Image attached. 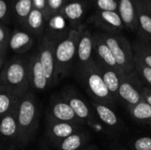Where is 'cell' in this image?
I'll list each match as a JSON object with an SVG mask.
<instances>
[{
	"instance_id": "6da1fadb",
	"label": "cell",
	"mask_w": 151,
	"mask_h": 150,
	"mask_svg": "<svg viewBox=\"0 0 151 150\" xmlns=\"http://www.w3.org/2000/svg\"><path fill=\"white\" fill-rule=\"evenodd\" d=\"M0 85L22 98L31 86L29 58L13 57L1 69Z\"/></svg>"
},
{
	"instance_id": "7a4b0ae2",
	"label": "cell",
	"mask_w": 151,
	"mask_h": 150,
	"mask_svg": "<svg viewBox=\"0 0 151 150\" xmlns=\"http://www.w3.org/2000/svg\"><path fill=\"white\" fill-rule=\"evenodd\" d=\"M40 118L39 102L32 92L24 95L18 106V142L26 147L35 137Z\"/></svg>"
},
{
	"instance_id": "3957f363",
	"label": "cell",
	"mask_w": 151,
	"mask_h": 150,
	"mask_svg": "<svg viewBox=\"0 0 151 150\" xmlns=\"http://www.w3.org/2000/svg\"><path fill=\"white\" fill-rule=\"evenodd\" d=\"M84 27L85 25L81 24L78 27L72 28L69 34L56 45V79L54 86L70 74L75 57H77L79 39Z\"/></svg>"
},
{
	"instance_id": "277c9868",
	"label": "cell",
	"mask_w": 151,
	"mask_h": 150,
	"mask_svg": "<svg viewBox=\"0 0 151 150\" xmlns=\"http://www.w3.org/2000/svg\"><path fill=\"white\" fill-rule=\"evenodd\" d=\"M80 82L86 88L92 101L112 107L115 100L111 96L96 60H92L88 65L76 72Z\"/></svg>"
},
{
	"instance_id": "5b68a950",
	"label": "cell",
	"mask_w": 151,
	"mask_h": 150,
	"mask_svg": "<svg viewBox=\"0 0 151 150\" xmlns=\"http://www.w3.org/2000/svg\"><path fill=\"white\" fill-rule=\"evenodd\" d=\"M100 34L111 49L121 72L125 74L134 72L135 68L134 64V51L128 40L119 34H111L103 31Z\"/></svg>"
},
{
	"instance_id": "8992f818",
	"label": "cell",
	"mask_w": 151,
	"mask_h": 150,
	"mask_svg": "<svg viewBox=\"0 0 151 150\" xmlns=\"http://www.w3.org/2000/svg\"><path fill=\"white\" fill-rule=\"evenodd\" d=\"M144 86H142L138 72H132L121 76V82L119 91V99H121L130 109L143 101Z\"/></svg>"
},
{
	"instance_id": "52a82bcc",
	"label": "cell",
	"mask_w": 151,
	"mask_h": 150,
	"mask_svg": "<svg viewBox=\"0 0 151 150\" xmlns=\"http://www.w3.org/2000/svg\"><path fill=\"white\" fill-rule=\"evenodd\" d=\"M47 120L67 122L76 125L84 124L74 113L71 106L62 97V95H54L51 97L49 106V112L47 114Z\"/></svg>"
},
{
	"instance_id": "ba28073f",
	"label": "cell",
	"mask_w": 151,
	"mask_h": 150,
	"mask_svg": "<svg viewBox=\"0 0 151 150\" xmlns=\"http://www.w3.org/2000/svg\"><path fill=\"white\" fill-rule=\"evenodd\" d=\"M56 44L46 38H41L37 52L40 61L43 67L44 73L49 82V87H53L56 79V59H55Z\"/></svg>"
},
{
	"instance_id": "9c48e42d",
	"label": "cell",
	"mask_w": 151,
	"mask_h": 150,
	"mask_svg": "<svg viewBox=\"0 0 151 150\" xmlns=\"http://www.w3.org/2000/svg\"><path fill=\"white\" fill-rule=\"evenodd\" d=\"M61 95L71 106L76 116L84 124H88L96 120L95 114L74 88H66L63 89Z\"/></svg>"
},
{
	"instance_id": "30bf717a",
	"label": "cell",
	"mask_w": 151,
	"mask_h": 150,
	"mask_svg": "<svg viewBox=\"0 0 151 150\" xmlns=\"http://www.w3.org/2000/svg\"><path fill=\"white\" fill-rule=\"evenodd\" d=\"M97 27L101 28L103 32L111 34H119L125 28L122 19L119 11H98L89 19Z\"/></svg>"
},
{
	"instance_id": "8fae6325",
	"label": "cell",
	"mask_w": 151,
	"mask_h": 150,
	"mask_svg": "<svg viewBox=\"0 0 151 150\" xmlns=\"http://www.w3.org/2000/svg\"><path fill=\"white\" fill-rule=\"evenodd\" d=\"M71 29L66 19L61 13H58L47 20L43 37L57 45L69 34Z\"/></svg>"
},
{
	"instance_id": "7c38bea8",
	"label": "cell",
	"mask_w": 151,
	"mask_h": 150,
	"mask_svg": "<svg viewBox=\"0 0 151 150\" xmlns=\"http://www.w3.org/2000/svg\"><path fill=\"white\" fill-rule=\"evenodd\" d=\"M94 52V41L93 34L85 27L81 34L78 48H77V65L76 72L88 65L92 60V55Z\"/></svg>"
},
{
	"instance_id": "4fadbf2b",
	"label": "cell",
	"mask_w": 151,
	"mask_h": 150,
	"mask_svg": "<svg viewBox=\"0 0 151 150\" xmlns=\"http://www.w3.org/2000/svg\"><path fill=\"white\" fill-rule=\"evenodd\" d=\"M93 41H94V52L97 57L96 62L105 67L114 69L115 71L123 73L119 69L111 49L103 39L100 32H96L93 34Z\"/></svg>"
},
{
	"instance_id": "5bb4252c",
	"label": "cell",
	"mask_w": 151,
	"mask_h": 150,
	"mask_svg": "<svg viewBox=\"0 0 151 150\" xmlns=\"http://www.w3.org/2000/svg\"><path fill=\"white\" fill-rule=\"evenodd\" d=\"M89 6L88 0L68 1L64 5L61 14L66 19L72 28L80 27L81 19L86 15Z\"/></svg>"
},
{
	"instance_id": "9a60e30c",
	"label": "cell",
	"mask_w": 151,
	"mask_h": 150,
	"mask_svg": "<svg viewBox=\"0 0 151 150\" xmlns=\"http://www.w3.org/2000/svg\"><path fill=\"white\" fill-rule=\"evenodd\" d=\"M81 130V125L47 120V135L53 142L59 141Z\"/></svg>"
},
{
	"instance_id": "2e32d148",
	"label": "cell",
	"mask_w": 151,
	"mask_h": 150,
	"mask_svg": "<svg viewBox=\"0 0 151 150\" xmlns=\"http://www.w3.org/2000/svg\"><path fill=\"white\" fill-rule=\"evenodd\" d=\"M47 20L48 19L45 12L34 7L23 24L22 28L31 34L34 37L42 38L44 35Z\"/></svg>"
},
{
	"instance_id": "e0dca14e",
	"label": "cell",
	"mask_w": 151,
	"mask_h": 150,
	"mask_svg": "<svg viewBox=\"0 0 151 150\" xmlns=\"http://www.w3.org/2000/svg\"><path fill=\"white\" fill-rule=\"evenodd\" d=\"M29 67H30V77L31 86L33 88L43 91L49 87V82L43 71V67L39 58L37 50L34 52L29 57Z\"/></svg>"
},
{
	"instance_id": "ac0fdd59",
	"label": "cell",
	"mask_w": 151,
	"mask_h": 150,
	"mask_svg": "<svg viewBox=\"0 0 151 150\" xmlns=\"http://www.w3.org/2000/svg\"><path fill=\"white\" fill-rule=\"evenodd\" d=\"M119 13L125 28L134 32L138 31L137 7L135 0H119Z\"/></svg>"
},
{
	"instance_id": "d6986e66",
	"label": "cell",
	"mask_w": 151,
	"mask_h": 150,
	"mask_svg": "<svg viewBox=\"0 0 151 150\" xmlns=\"http://www.w3.org/2000/svg\"><path fill=\"white\" fill-rule=\"evenodd\" d=\"M34 36L24 29H15L10 37V49L17 54L27 52L34 45Z\"/></svg>"
},
{
	"instance_id": "ffe728a7",
	"label": "cell",
	"mask_w": 151,
	"mask_h": 150,
	"mask_svg": "<svg viewBox=\"0 0 151 150\" xmlns=\"http://www.w3.org/2000/svg\"><path fill=\"white\" fill-rule=\"evenodd\" d=\"M136 1L138 34L140 39L150 42L151 41V15L146 10L141 0Z\"/></svg>"
},
{
	"instance_id": "44dd1931",
	"label": "cell",
	"mask_w": 151,
	"mask_h": 150,
	"mask_svg": "<svg viewBox=\"0 0 151 150\" xmlns=\"http://www.w3.org/2000/svg\"><path fill=\"white\" fill-rule=\"evenodd\" d=\"M103 76V79L113 99L115 101L119 100V87H120V82H121V76L125 73L119 72L115 71L114 69L105 67L99 63H97Z\"/></svg>"
},
{
	"instance_id": "7402d4cb",
	"label": "cell",
	"mask_w": 151,
	"mask_h": 150,
	"mask_svg": "<svg viewBox=\"0 0 151 150\" xmlns=\"http://www.w3.org/2000/svg\"><path fill=\"white\" fill-rule=\"evenodd\" d=\"M0 133L4 138L18 140V108L2 117Z\"/></svg>"
},
{
	"instance_id": "603a6c76",
	"label": "cell",
	"mask_w": 151,
	"mask_h": 150,
	"mask_svg": "<svg viewBox=\"0 0 151 150\" xmlns=\"http://www.w3.org/2000/svg\"><path fill=\"white\" fill-rule=\"evenodd\" d=\"M91 105L96 112V115L99 118L102 124L108 127H117L119 125V120L116 113L111 109V107L92 101Z\"/></svg>"
},
{
	"instance_id": "cb8c5ba5",
	"label": "cell",
	"mask_w": 151,
	"mask_h": 150,
	"mask_svg": "<svg viewBox=\"0 0 151 150\" xmlns=\"http://www.w3.org/2000/svg\"><path fill=\"white\" fill-rule=\"evenodd\" d=\"M88 140V134L81 130L55 143L58 150H79L87 143Z\"/></svg>"
},
{
	"instance_id": "d4e9b609",
	"label": "cell",
	"mask_w": 151,
	"mask_h": 150,
	"mask_svg": "<svg viewBox=\"0 0 151 150\" xmlns=\"http://www.w3.org/2000/svg\"><path fill=\"white\" fill-rule=\"evenodd\" d=\"M12 19L22 27L34 8L33 0H12Z\"/></svg>"
},
{
	"instance_id": "484cf974",
	"label": "cell",
	"mask_w": 151,
	"mask_h": 150,
	"mask_svg": "<svg viewBox=\"0 0 151 150\" xmlns=\"http://www.w3.org/2000/svg\"><path fill=\"white\" fill-rule=\"evenodd\" d=\"M21 98L0 85V116L4 117L17 109Z\"/></svg>"
},
{
	"instance_id": "4316f807",
	"label": "cell",
	"mask_w": 151,
	"mask_h": 150,
	"mask_svg": "<svg viewBox=\"0 0 151 150\" xmlns=\"http://www.w3.org/2000/svg\"><path fill=\"white\" fill-rule=\"evenodd\" d=\"M132 118L138 123L151 127V105L144 100L129 110Z\"/></svg>"
},
{
	"instance_id": "83f0119b",
	"label": "cell",
	"mask_w": 151,
	"mask_h": 150,
	"mask_svg": "<svg viewBox=\"0 0 151 150\" xmlns=\"http://www.w3.org/2000/svg\"><path fill=\"white\" fill-rule=\"evenodd\" d=\"M134 56L139 58L144 65L151 68V44L150 42L139 39L132 45Z\"/></svg>"
},
{
	"instance_id": "f1b7e54d",
	"label": "cell",
	"mask_w": 151,
	"mask_h": 150,
	"mask_svg": "<svg viewBox=\"0 0 151 150\" xmlns=\"http://www.w3.org/2000/svg\"><path fill=\"white\" fill-rule=\"evenodd\" d=\"M12 33L10 32L6 25H0V68L2 69L6 63L7 50L10 49V37Z\"/></svg>"
},
{
	"instance_id": "f546056e",
	"label": "cell",
	"mask_w": 151,
	"mask_h": 150,
	"mask_svg": "<svg viewBox=\"0 0 151 150\" xmlns=\"http://www.w3.org/2000/svg\"><path fill=\"white\" fill-rule=\"evenodd\" d=\"M12 19V0H0V20L1 24L8 25Z\"/></svg>"
},
{
	"instance_id": "4dcf8cb0",
	"label": "cell",
	"mask_w": 151,
	"mask_h": 150,
	"mask_svg": "<svg viewBox=\"0 0 151 150\" xmlns=\"http://www.w3.org/2000/svg\"><path fill=\"white\" fill-rule=\"evenodd\" d=\"M96 11H118L119 0H93Z\"/></svg>"
},
{
	"instance_id": "1f68e13d",
	"label": "cell",
	"mask_w": 151,
	"mask_h": 150,
	"mask_svg": "<svg viewBox=\"0 0 151 150\" xmlns=\"http://www.w3.org/2000/svg\"><path fill=\"white\" fill-rule=\"evenodd\" d=\"M134 67L137 70L139 75L141 76V78H142V80H144L146 81V83L148 85H150L151 87V68L147 66L146 65H144L139 58H137L135 56H134Z\"/></svg>"
},
{
	"instance_id": "d6a6232c",
	"label": "cell",
	"mask_w": 151,
	"mask_h": 150,
	"mask_svg": "<svg viewBox=\"0 0 151 150\" xmlns=\"http://www.w3.org/2000/svg\"><path fill=\"white\" fill-rule=\"evenodd\" d=\"M68 2V0H47V7L45 15L49 19L51 16L60 13L64 5Z\"/></svg>"
},
{
	"instance_id": "836d02e7",
	"label": "cell",
	"mask_w": 151,
	"mask_h": 150,
	"mask_svg": "<svg viewBox=\"0 0 151 150\" xmlns=\"http://www.w3.org/2000/svg\"><path fill=\"white\" fill-rule=\"evenodd\" d=\"M134 150H151V137H141L133 143Z\"/></svg>"
},
{
	"instance_id": "e575fe53",
	"label": "cell",
	"mask_w": 151,
	"mask_h": 150,
	"mask_svg": "<svg viewBox=\"0 0 151 150\" xmlns=\"http://www.w3.org/2000/svg\"><path fill=\"white\" fill-rule=\"evenodd\" d=\"M34 7L36 9H39L42 11H46L47 7V0H33Z\"/></svg>"
},
{
	"instance_id": "d590c367",
	"label": "cell",
	"mask_w": 151,
	"mask_h": 150,
	"mask_svg": "<svg viewBox=\"0 0 151 150\" xmlns=\"http://www.w3.org/2000/svg\"><path fill=\"white\" fill-rule=\"evenodd\" d=\"M143 100L151 105V88L149 87H144L142 91Z\"/></svg>"
},
{
	"instance_id": "8d00e7d4",
	"label": "cell",
	"mask_w": 151,
	"mask_h": 150,
	"mask_svg": "<svg viewBox=\"0 0 151 150\" xmlns=\"http://www.w3.org/2000/svg\"><path fill=\"white\" fill-rule=\"evenodd\" d=\"M141 2L142 3V4L146 8V10L150 13L151 15V0H141Z\"/></svg>"
},
{
	"instance_id": "74e56055",
	"label": "cell",
	"mask_w": 151,
	"mask_h": 150,
	"mask_svg": "<svg viewBox=\"0 0 151 150\" xmlns=\"http://www.w3.org/2000/svg\"><path fill=\"white\" fill-rule=\"evenodd\" d=\"M44 150H50V149H45Z\"/></svg>"
},
{
	"instance_id": "f35d334b",
	"label": "cell",
	"mask_w": 151,
	"mask_h": 150,
	"mask_svg": "<svg viewBox=\"0 0 151 150\" xmlns=\"http://www.w3.org/2000/svg\"><path fill=\"white\" fill-rule=\"evenodd\" d=\"M68 1H75V0H68Z\"/></svg>"
},
{
	"instance_id": "ab89813d",
	"label": "cell",
	"mask_w": 151,
	"mask_h": 150,
	"mask_svg": "<svg viewBox=\"0 0 151 150\" xmlns=\"http://www.w3.org/2000/svg\"><path fill=\"white\" fill-rule=\"evenodd\" d=\"M119 150H123V149H119Z\"/></svg>"
}]
</instances>
